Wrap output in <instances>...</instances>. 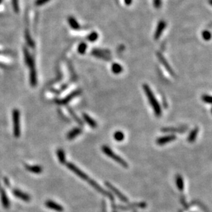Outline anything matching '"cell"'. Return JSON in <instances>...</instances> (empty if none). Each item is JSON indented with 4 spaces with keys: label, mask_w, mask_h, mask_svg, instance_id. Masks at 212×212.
Returning a JSON list of instances; mask_svg holds the SVG:
<instances>
[{
    "label": "cell",
    "mask_w": 212,
    "mask_h": 212,
    "mask_svg": "<svg viewBox=\"0 0 212 212\" xmlns=\"http://www.w3.org/2000/svg\"><path fill=\"white\" fill-rule=\"evenodd\" d=\"M113 137H114L115 140H116L117 142H122L123 140L124 139L125 136L122 132L120 131H117L114 133Z\"/></svg>",
    "instance_id": "83f0119b"
},
{
    "label": "cell",
    "mask_w": 212,
    "mask_h": 212,
    "mask_svg": "<svg viewBox=\"0 0 212 212\" xmlns=\"http://www.w3.org/2000/svg\"><path fill=\"white\" fill-rule=\"evenodd\" d=\"M26 39L27 43H28V44L30 46V47H34V41H32V39H31V37H30V34H29L28 31H26Z\"/></svg>",
    "instance_id": "4dcf8cb0"
},
{
    "label": "cell",
    "mask_w": 212,
    "mask_h": 212,
    "mask_svg": "<svg viewBox=\"0 0 212 212\" xmlns=\"http://www.w3.org/2000/svg\"><path fill=\"white\" fill-rule=\"evenodd\" d=\"M177 139V136L175 135H173V134H170V135L163 136V137H161L158 138L157 139V144L159 145V146H163V145H165L167 144V143H170L171 142L174 141Z\"/></svg>",
    "instance_id": "9c48e42d"
},
{
    "label": "cell",
    "mask_w": 212,
    "mask_h": 212,
    "mask_svg": "<svg viewBox=\"0 0 212 212\" xmlns=\"http://www.w3.org/2000/svg\"><path fill=\"white\" fill-rule=\"evenodd\" d=\"M104 184H105V185L107 187V188H108L109 190H110L121 201H122L124 203L129 202V199H128L127 197L124 194H123L122 193L118 190V189H117L115 186H113L112 184L107 181L104 183Z\"/></svg>",
    "instance_id": "8992f818"
},
{
    "label": "cell",
    "mask_w": 212,
    "mask_h": 212,
    "mask_svg": "<svg viewBox=\"0 0 212 212\" xmlns=\"http://www.w3.org/2000/svg\"><path fill=\"white\" fill-rule=\"evenodd\" d=\"M30 85L32 87L37 85V71H36L34 65L30 67Z\"/></svg>",
    "instance_id": "e0dca14e"
},
{
    "label": "cell",
    "mask_w": 212,
    "mask_h": 212,
    "mask_svg": "<svg viewBox=\"0 0 212 212\" xmlns=\"http://www.w3.org/2000/svg\"><path fill=\"white\" fill-rule=\"evenodd\" d=\"M87 182L89 183L93 187V188L95 189L96 190H97L98 192L100 193V194H103L104 196L108 197V198L110 199L111 201H114V197H113V194L109 192H108V191H106L104 190V189L102 188V187L100 186L99 184L97 183H96L93 179H91V178H89V179H88Z\"/></svg>",
    "instance_id": "277c9868"
},
{
    "label": "cell",
    "mask_w": 212,
    "mask_h": 212,
    "mask_svg": "<svg viewBox=\"0 0 212 212\" xmlns=\"http://www.w3.org/2000/svg\"><path fill=\"white\" fill-rule=\"evenodd\" d=\"M111 71H112V72L115 73V74H119V73L122 72L123 68L121 67L120 64L115 63H113L112 65H111Z\"/></svg>",
    "instance_id": "484cf974"
},
{
    "label": "cell",
    "mask_w": 212,
    "mask_h": 212,
    "mask_svg": "<svg viewBox=\"0 0 212 212\" xmlns=\"http://www.w3.org/2000/svg\"><path fill=\"white\" fill-rule=\"evenodd\" d=\"M143 89H144L145 93H146L147 98H148L150 104L151 106L152 107L155 115L158 117H160L161 114H162L161 106L160 104H159V102L157 100L156 98H155L152 91L150 89V87H149L147 84H144V85H143Z\"/></svg>",
    "instance_id": "6da1fadb"
},
{
    "label": "cell",
    "mask_w": 212,
    "mask_h": 212,
    "mask_svg": "<svg viewBox=\"0 0 212 212\" xmlns=\"http://www.w3.org/2000/svg\"><path fill=\"white\" fill-rule=\"evenodd\" d=\"M124 2L127 6H130L133 2V0H124Z\"/></svg>",
    "instance_id": "8d00e7d4"
},
{
    "label": "cell",
    "mask_w": 212,
    "mask_h": 212,
    "mask_svg": "<svg viewBox=\"0 0 212 212\" xmlns=\"http://www.w3.org/2000/svg\"><path fill=\"white\" fill-rule=\"evenodd\" d=\"M80 93H81V90H80V89L75 90V91H73L72 93H71L70 95L67 96L66 97L64 98V99L58 100V103L60 104H68V102L70 101H71V100H72L73 98L76 97V96H79Z\"/></svg>",
    "instance_id": "4fadbf2b"
},
{
    "label": "cell",
    "mask_w": 212,
    "mask_h": 212,
    "mask_svg": "<svg viewBox=\"0 0 212 212\" xmlns=\"http://www.w3.org/2000/svg\"><path fill=\"white\" fill-rule=\"evenodd\" d=\"M47 1H49V0H37V1H36V4H37V6H41L44 4L47 3Z\"/></svg>",
    "instance_id": "d590c367"
},
{
    "label": "cell",
    "mask_w": 212,
    "mask_h": 212,
    "mask_svg": "<svg viewBox=\"0 0 212 212\" xmlns=\"http://www.w3.org/2000/svg\"><path fill=\"white\" fill-rule=\"evenodd\" d=\"M187 128H174V127H165L161 129L163 133H183L186 131Z\"/></svg>",
    "instance_id": "2e32d148"
},
{
    "label": "cell",
    "mask_w": 212,
    "mask_h": 212,
    "mask_svg": "<svg viewBox=\"0 0 212 212\" xmlns=\"http://www.w3.org/2000/svg\"><path fill=\"white\" fill-rule=\"evenodd\" d=\"M68 111H69V113H70V114L71 115V116L72 117V118H73V119H74V120H75V121H76V122H77L78 124L79 125H80L81 126H83V124H84L83 122V121H82L81 119H80L79 117L77 116V115L75 114V113L72 110V109H71V107H69V106H68Z\"/></svg>",
    "instance_id": "4316f807"
},
{
    "label": "cell",
    "mask_w": 212,
    "mask_h": 212,
    "mask_svg": "<svg viewBox=\"0 0 212 212\" xmlns=\"http://www.w3.org/2000/svg\"><path fill=\"white\" fill-rule=\"evenodd\" d=\"M165 27H166V23L163 20H161L157 25L156 30H155L154 38L155 40H158L162 34L163 31H164Z\"/></svg>",
    "instance_id": "7c38bea8"
},
{
    "label": "cell",
    "mask_w": 212,
    "mask_h": 212,
    "mask_svg": "<svg viewBox=\"0 0 212 212\" xmlns=\"http://www.w3.org/2000/svg\"><path fill=\"white\" fill-rule=\"evenodd\" d=\"M83 117L85 122L87 123L90 127L92 128V129H95V128L97 127V123H96V121L94 120L92 117H90L89 115L87 114V113H83Z\"/></svg>",
    "instance_id": "d6986e66"
},
{
    "label": "cell",
    "mask_w": 212,
    "mask_h": 212,
    "mask_svg": "<svg viewBox=\"0 0 212 212\" xmlns=\"http://www.w3.org/2000/svg\"><path fill=\"white\" fill-rule=\"evenodd\" d=\"M161 0H153V4H154V6L155 8H161Z\"/></svg>",
    "instance_id": "e575fe53"
},
{
    "label": "cell",
    "mask_w": 212,
    "mask_h": 212,
    "mask_svg": "<svg viewBox=\"0 0 212 212\" xmlns=\"http://www.w3.org/2000/svg\"><path fill=\"white\" fill-rule=\"evenodd\" d=\"M87 45L84 42H82L81 43L79 44L78 47V52L80 54H85V53L87 51Z\"/></svg>",
    "instance_id": "f1b7e54d"
},
{
    "label": "cell",
    "mask_w": 212,
    "mask_h": 212,
    "mask_svg": "<svg viewBox=\"0 0 212 212\" xmlns=\"http://www.w3.org/2000/svg\"><path fill=\"white\" fill-rule=\"evenodd\" d=\"M0 197H1V202L3 206L5 209H9L10 207V201L8 199L7 194L4 188L0 189Z\"/></svg>",
    "instance_id": "5bb4252c"
},
{
    "label": "cell",
    "mask_w": 212,
    "mask_h": 212,
    "mask_svg": "<svg viewBox=\"0 0 212 212\" xmlns=\"http://www.w3.org/2000/svg\"><path fill=\"white\" fill-rule=\"evenodd\" d=\"M68 23L73 30H78L80 28V26L79 25L78 22L77 20L75 19L74 17H70L68 18Z\"/></svg>",
    "instance_id": "cb8c5ba5"
},
{
    "label": "cell",
    "mask_w": 212,
    "mask_h": 212,
    "mask_svg": "<svg viewBox=\"0 0 212 212\" xmlns=\"http://www.w3.org/2000/svg\"><path fill=\"white\" fill-rule=\"evenodd\" d=\"M157 58H158L159 62L162 64V65L164 67L165 69L167 70V72H168L170 74L172 75V76H173V77L175 76V71H173V70L172 69L171 67L170 66L169 63H167V60L165 59L164 56H163V54H161V53H160V52H157Z\"/></svg>",
    "instance_id": "ba28073f"
},
{
    "label": "cell",
    "mask_w": 212,
    "mask_h": 212,
    "mask_svg": "<svg viewBox=\"0 0 212 212\" xmlns=\"http://www.w3.org/2000/svg\"><path fill=\"white\" fill-rule=\"evenodd\" d=\"M25 167H26L27 170L34 174H40L43 172V168H42L41 166H39V165H26Z\"/></svg>",
    "instance_id": "7402d4cb"
},
{
    "label": "cell",
    "mask_w": 212,
    "mask_h": 212,
    "mask_svg": "<svg viewBox=\"0 0 212 212\" xmlns=\"http://www.w3.org/2000/svg\"><path fill=\"white\" fill-rule=\"evenodd\" d=\"M45 206L50 209H52V210H54L58 212H63L64 211V208L62 205H60L56 202H54L53 201L48 200L46 201L45 203Z\"/></svg>",
    "instance_id": "8fae6325"
},
{
    "label": "cell",
    "mask_w": 212,
    "mask_h": 212,
    "mask_svg": "<svg viewBox=\"0 0 212 212\" xmlns=\"http://www.w3.org/2000/svg\"><path fill=\"white\" fill-rule=\"evenodd\" d=\"M12 193H13V194L17 197V198H19L21 200L24 201H26V202H29L31 199L30 196H29L28 194L23 192L22 191H21L19 190H17V189L13 190H12Z\"/></svg>",
    "instance_id": "9a60e30c"
},
{
    "label": "cell",
    "mask_w": 212,
    "mask_h": 212,
    "mask_svg": "<svg viewBox=\"0 0 212 212\" xmlns=\"http://www.w3.org/2000/svg\"><path fill=\"white\" fill-rule=\"evenodd\" d=\"M91 54L96 58L103 59L106 61L111 60L110 52L107 50H102L100 49H93L91 52Z\"/></svg>",
    "instance_id": "52a82bcc"
},
{
    "label": "cell",
    "mask_w": 212,
    "mask_h": 212,
    "mask_svg": "<svg viewBox=\"0 0 212 212\" xmlns=\"http://www.w3.org/2000/svg\"><path fill=\"white\" fill-rule=\"evenodd\" d=\"M147 206V204L146 203H132V204H130L129 205H126V206H122V205H117V209H121V210L124 211H127L130 210V209H132L133 208H135V207H139V208H145Z\"/></svg>",
    "instance_id": "30bf717a"
},
{
    "label": "cell",
    "mask_w": 212,
    "mask_h": 212,
    "mask_svg": "<svg viewBox=\"0 0 212 212\" xmlns=\"http://www.w3.org/2000/svg\"><path fill=\"white\" fill-rule=\"evenodd\" d=\"M12 122H13V134L17 138L21 135L20 126V113L18 109H14L12 111Z\"/></svg>",
    "instance_id": "3957f363"
},
{
    "label": "cell",
    "mask_w": 212,
    "mask_h": 212,
    "mask_svg": "<svg viewBox=\"0 0 212 212\" xmlns=\"http://www.w3.org/2000/svg\"><path fill=\"white\" fill-rule=\"evenodd\" d=\"M12 7H13L14 12H15L16 13H18L19 11V7L18 0H12Z\"/></svg>",
    "instance_id": "d6a6232c"
},
{
    "label": "cell",
    "mask_w": 212,
    "mask_h": 212,
    "mask_svg": "<svg viewBox=\"0 0 212 212\" xmlns=\"http://www.w3.org/2000/svg\"><path fill=\"white\" fill-rule=\"evenodd\" d=\"M199 129L198 128H195L193 130H192V131L190 132V134H189L188 137V142L190 143H193L195 140L196 139L197 135H198Z\"/></svg>",
    "instance_id": "603a6c76"
},
{
    "label": "cell",
    "mask_w": 212,
    "mask_h": 212,
    "mask_svg": "<svg viewBox=\"0 0 212 212\" xmlns=\"http://www.w3.org/2000/svg\"><path fill=\"white\" fill-rule=\"evenodd\" d=\"M202 35H203V39H204V40H205V41H209V40L211 39V33L208 30L203 31L202 33Z\"/></svg>",
    "instance_id": "1f68e13d"
},
{
    "label": "cell",
    "mask_w": 212,
    "mask_h": 212,
    "mask_svg": "<svg viewBox=\"0 0 212 212\" xmlns=\"http://www.w3.org/2000/svg\"><path fill=\"white\" fill-rule=\"evenodd\" d=\"M81 133H82V129L78 127L74 128V129L71 130V131L68 133V135H67V138H68V139L69 140H72L73 139H75L78 135H79Z\"/></svg>",
    "instance_id": "ac0fdd59"
},
{
    "label": "cell",
    "mask_w": 212,
    "mask_h": 212,
    "mask_svg": "<svg viewBox=\"0 0 212 212\" xmlns=\"http://www.w3.org/2000/svg\"><path fill=\"white\" fill-rule=\"evenodd\" d=\"M24 53L25 61H26V64L28 65L29 68L32 65H34V60H33L32 56L30 55V53H29L28 50H27L26 48H24Z\"/></svg>",
    "instance_id": "44dd1931"
},
{
    "label": "cell",
    "mask_w": 212,
    "mask_h": 212,
    "mask_svg": "<svg viewBox=\"0 0 212 212\" xmlns=\"http://www.w3.org/2000/svg\"><path fill=\"white\" fill-rule=\"evenodd\" d=\"M176 185L178 190L179 191H183L184 189V181L183 178L180 175H177L176 177Z\"/></svg>",
    "instance_id": "d4e9b609"
},
{
    "label": "cell",
    "mask_w": 212,
    "mask_h": 212,
    "mask_svg": "<svg viewBox=\"0 0 212 212\" xmlns=\"http://www.w3.org/2000/svg\"><path fill=\"white\" fill-rule=\"evenodd\" d=\"M65 165L69 170H70L72 172L74 173L75 175H77L78 177L82 178L83 180H85V181H87L88 179L89 178V177H88L87 174H85L83 171H82L80 169L78 168V167L76 165L73 164V163L71 162H68L66 163Z\"/></svg>",
    "instance_id": "5b68a950"
},
{
    "label": "cell",
    "mask_w": 212,
    "mask_h": 212,
    "mask_svg": "<svg viewBox=\"0 0 212 212\" xmlns=\"http://www.w3.org/2000/svg\"><path fill=\"white\" fill-rule=\"evenodd\" d=\"M87 40L90 42H94L98 39V34L96 32H92L87 36Z\"/></svg>",
    "instance_id": "f546056e"
},
{
    "label": "cell",
    "mask_w": 212,
    "mask_h": 212,
    "mask_svg": "<svg viewBox=\"0 0 212 212\" xmlns=\"http://www.w3.org/2000/svg\"><path fill=\"white\" fill-rule=\"evenodd\" d=\"M202 100L203 102H205L207 104H211V97L210 96L207 95V94H205L202 96Z\"/></svg>",
    "instance_id": "836d02e7"
},
{
    "label": "cell",
    "mask_w": 212,
    "mask_h": 212,
    "mask_svg": "<svg viewBox=\"0 0 212 212\" xmlns=\"http://www.w3.org/2000/svg\"><path fill=\"white\" fill-rule=\"evenodd\" d=\"M5 183H6V185H8V187H9V185H10V183H8V180L7 179V178H5Z\"/></svg>",
    "instance_id": "74e56055"
},
{
    "label": "cell",
    "mask_w": 212,
    "mask_h": 212,
    "mask_svg": "<svg viewBox=\"0 0 212 212\" xmlns=\"http://www.w3.org/2000/svg\"><path fill=\"white\" fill-rule=\"evenodd\" d=\"M102 150L107 157H110V158L112 159L113 160L116 161L117 163H118L119 164L121 165L122 167H129V164H128V163L126 162V161L124 159H123L122 158H121V157H119V155L115 154V153L113 152V151L111 150V149L109 148L108 146H106V145L102 146Z\"/></svg>",
    "instance_id": "7a4b0ae2"
},
{
    "label": "cell",
    "mask_w": 212,
    "mask_h": 212,
    "mask_svg": "<svg viewBox=\"0 0 212 212\" xmlns=\"http://www.w3.org/2000/svg\"><path fill=\"white\" fill-rule=\"evenodd\" d=\"M56 155H57L58 159L60 164H65L66 163V156L65 151L61 148H58L56 150Z\"/></svg>",
    "instance_id": "ffe728a7"
},
{
    "label": "cell",
    "mask_w": 212,
    "mask_h": 212,
    "mask_svg": "<svg viewBox=\"0 0 212 212\" xmlns=\"http://www.w3.org/2000/svg\"><path fill=\"white\" fill-rule=\"evenodd\" d=\"M2 1V0H0V3H1V2Z\"/></svg>",
    "instance_id": "f35d334b"
}]
</instances>
